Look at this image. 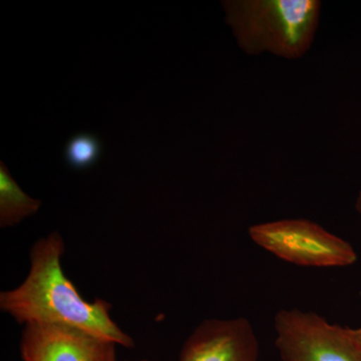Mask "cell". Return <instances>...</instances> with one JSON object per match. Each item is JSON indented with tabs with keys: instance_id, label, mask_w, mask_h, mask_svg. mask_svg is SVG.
I'll return each instance as SVG.
<instances>
[{
	"instance_id": "obj_1",
	"label": "cell",
	"mask_w": 361,
	"mask_h": 361,
	"mask_svg": "<svg viewBox=\"0 0 361 361\" xmlns=\"http://www.w3.org/2000/svg\"><path fill=\"white\" fill-rule=\"evenodd\" d=\"M65 242L59 232L39 239L30 250L25 281L0 293V310L25 324H51L82 330L123 348L134 339L111 319V305L103 299L85 300L61 267Z\"/></svg>"
},
{
	"instance_id": "obj_2",
	"label": "cell",
	"mask_w": 361,
	"mask_h": 361,
	"mask_svg": "<svg viewBox=\"0 0 361 361\" xmlns=\"http://www.w3.org/2000/svg\"><path fill=\"white\" fill-rule=\"evenodd\" d=\"M226 23L247 54L302 58L310 51L319 23L317 0H229L223 1Z\"/></svg>"
},
{
	"instance_id": "obj_3",
	"label": "cell",
	"mask_w": 361,
	"mask_h": 361,
	"mask_svg": "<svg viewBox=\"0 0 361 361\" xmlns=\"http://www.w3.org/2000/svg\"><path fill=\"white\" fill-rule=\"evenodd\" d=\"M249 235L254 243L276 257L304 267H348L357 260L349 242L310 220L261 223L252 226Z\"/></svg>"
},
{
	"instance_id": "obj_4",
	"label": "cell",
	"mask_w": 361,
	"mask_h": 361,
	"mask_svg": "<svg viewBox=\"0 0 361 361\" xmlns=\"http://www.w3.org/2000/svg\"><path fill=\"white\" fill-rule=\"evenodd\" d=\"M274 329L282 361H361V346L350 329L331 324L314 312L278 311Z\"/></svg>"
},
{
	"instance_id": "obj_5",
	"label": "cell",
	"mask_w": 361,
	"mask_h": 361,
	"mask_svg": "<svg viewBox=\"0 0 361 361\" xmlns=\"http://www.w3.org/2000/svg\"><path fill=\"white\" fill-rule=\"evenodd\" d=\"M116 344L82 330L26 324L20 351L23 361H118Z\"/></svg>"
},
{
	"instance_id": "obj_6",
	"label": "cell",
	"mask_w": 361,
	"mask_h": 361,
	"mask_svg": "<svg viewBox=\"0 0 361 361\" xmlns=\"http://www.w3.org/2000/svg\"><path fill=\"white\" fill-rule=\"evenodd\" d=\"M179 361H259L257 336L246 318L206 319L183 344Z\"/></svg>"
},
{
	"instance_id": "obj_7",
	"label": "cell",
	"mask_w": 361,
	"mask_h": 361,
	"mask_svg": "<svg viewBox=\"0 0 361 361\" xmlns=\"http://www.w3.org/2000/svg\"><path fill=\"white\" fill-rule=\"evenodd\" d=\"M42 202L26 195L0 161V227H11L39 210Z\"/></svg>"
},
{
	"instance_id": "obj_8",
	"label": "cell",
	"mask_w": 361,
	"mask_h": 361,
	"mask_svg": "<svg viewBox=\"0 0 361 361\" xmlns=\"http://www.w3.org/2000/svg\"><path fill=\"white\" fill-rule=\"evenodd\" d=\"M103 153L102 142L96 135L80 134L73 135L66 142L65 158L66 163L75 170H85L94 166Z\"/></svg>"
},
{
	"instance_id": "obj_9",
	"label": "cell",
	"mask_w": 361,
	"mask_h": 361,
	"mask_svg": "<svg viewBox=\"0 0 361 361\" xmlns=\"http://www.w3.org/2000/svg\"><path fill=\"white\" fill-rule=\"evenodd\" d=\"M351 336L355 339L356 342L361 346V327L360 329H350Z\"/></svg>"
},
{
	"instance_id": "obj_10",
	"label": "cell",
	"mask_w": 361,
	"mask_h": 361,
	"mask_svg": "<svg viewBox=\"0 0 361 361\" xmlns=\"http://www.w3.org/2000/svg\"><path fill=\"white\" fill-rule=\"evenodd\" d=\"M355 209L357 213L361 216V191L358 193L357 198H356Z\"/></svg>"
},
{
	"instance_id": "obj_11",
	"label": "cell",
	"mask_w": 361,
	"mask_h": 361,
	"mask_svg": "<svg viewBox=\"0 0 361 361\" xmlns=\"http://www.w3.org/2000/svg\"><path fill=\"white\" fill-rule=\"evenodd\" d=\"M127 361H149L148 360H127Z\"/></svg>"
}]
</instances>
